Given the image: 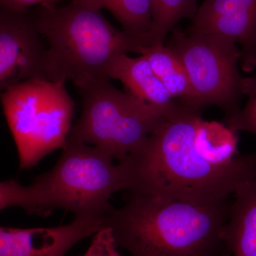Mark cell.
Wrapping results in <instances>:
<instances>
[{
    "mask_svg": "<svg viewBox=\"0 0 256 256\" xmlns=\"http://www.w3.org/2000/svg\"><path fill=\"white\" fill-rule=\"evenodd\" d=\"M186 69L202 108H220L225 119L240 110L245 78L240 75V50L236 44L215 35L190 34L175 28L168 42Z\"/></svg>",
    "mask_w": 256,
    "mask_h": 256,
    "instance_id": "obj_7",
    "label": "cell"
},
{
    "mask_svg": "<svg viewBox=\"0 0 256 256\" xmlns=\"http://www.w3.org/2000/svg\"><path fill=\"white\" fill-rule=\"evenodd\" d=\"M102 9L108 10L122 30L144 44H152V28L151 0H92Z\"/></svg>",
    "mask_w": 256,
    "mask_h": 256,
    "instance_id": "obj_14",
    "label": "cell"
},
{
    "mask_svg": "<svg viewBox=\"0 0 256 256\" xmlns=\"http://www.w3.org/2000/svg\"><path fill=\"white\" fill-rule=\"evenodd\" d=\"M65 84V80L32 78L0 95L18 148L20 170L35 166L66 146L75 108Z\"/></svg>",
    "mask_w": 256,
    "mask_h": 256,
    "instance_id": "obj_5",
    "label": "cell"
},
{
    "mask_svg": "<svg viewBox=\"0 0 256 256\" xmlns=\"http://www.w3.org/2000/svg\"><path fill=\"white\" fill-rule=\"evenodd\" d=\"M201 114L184 108L118 162L128 193L216 204L256 176V152L236 156L237 132L226 124L204 120Z\"/></svg>",
    "mask_w": 256,
    "mask_h": 256,
    "instance_id": "obj_1",
    "label": "cell"
},
{
    "mask_svg": "<svg viewBox=\"0 0 256 256\" xmlns=\"http://www.w3.org/2000/svg\"><path fill=\"white\" fill-rule=\"evenodd\" d=\"M80 92L82 116L68 139L96 146L118 162L138 150L164 119L146 102L116 88L109 78Z\"/></svg>",
    "mask_w": 256,
    "mask_h": 256,
    "instance_id": "obj_6",
    "label": "cell"
},
{
    "mask_svg": "<svg viewBox=\"0 0 256 256\" xmlns=\"http://www.w3.org/2000/svg\"><path fill=\"white\" fill-rule=\"evenodd\" d=\"M108 76L120 80L126 92L151 106L164 119L185 107L170 96L142 55L134 58L127 54L117 56L111 62Z\"/></svg>",
    "mask_w": 256,
    "mask_h": 256,
    "instance_id": "obj_11",
    "label": "cell"
},
{
    "mask_svg": "<svg viewBox=\"0 0 256 256\" xmlns=\"http://www.w3.org/2000/svg\"><path fill=\"white\" fill-rule=\"evenodd\" d=\"M56 0H0V6L18 12H28L36 4H53Z\"/></svg>",
    "mask_w": 256,
    "mask_h": 256,
    "instance_id": "obj_19",
    "label": "cell"
},
{
    "mask_svg": "<svg viewBox=\"0 0 256 256\" xmlns=\"http://www.w3.org/2000/svg\"><path fill=\"white\" fill-rule=\"evenodd\" d=\"M230 202L198 205L128 193L106 216L117 246L131 256H218Z\"/></svg>",
    "mask_w": 256,
    "mask_h": 256,
    "instance_id": "obj_2",
    "label": "cell"
},
{
    "mask_svg": "<svg viewBox=\"0 0 256 256\" xmlns=\"http://www.w3.org/2000/svg\"><path fill=\"white\" fill-rule=\"evenodd\" d=\"M106 226V216H76L52 228H14L0 226V256H64L77 242Z\"/></svg>",
    "mask_w": 256,
    "mask_h": 256,
    "instance_id": "obj_10",
    "label": "cell"
},
{
    "mask_svg": "<svg viewBox=\"0 0 256 256\" xmlns=\"http://www.w3.org/2000/svg\"><path fill=\"white\" fill-rule=\"evenodd\" d=\"M112 230L105 226L94 234L92 244L82 256H120Z\"/></svg>",
    "mask_w": 256,
    "mask_h": 256,
    "instance_id": "obj_18",
    "label": "cell"
},
{
    "mask_svg": "<svg viewBox=\"0 0 256 256\" xmlns=\"http://www.w3.org/2000/svg\"><path fill=\"white\" fill-rule=\"evenodd\" d=\"M11 206L24 208L37 215V207L32 185L24 186L16 180L0 182V210Z\"/></svg>",
    "mask_w": 256,
    "mask_h": 256,
    "instance_id": "obj_16",
    "label": "cell"
},
{
    "mask_svg": "<svg viewBox=\"0 0 256 256\" xmlns=\"http://www.w3.org/2000/svg\"><path fill=\"white\" fill-rule=\"evenodd\" d=\"M151 4L152 44H164L169 32L184 18L192 20L198 10V0H151Z\"/></svg>",
    "mask_w": 256,
    "mask_h": 256,
    "instance_id": "obj_15",
    "label": "cell"
},
{
    "mask_svg": "<svg viewBox=\"0 0 256 256\" xmlns=\"http://www.w3.org/2000/svg\"><path fill=\"white\" fill-rule=\"evenodd\" d=\"M31 185L38 215L44 216L63 208L75 216H106L114 207L111 196L126 190L119 162L96 146L68 139L55 166Z\"/></svg>",
    "mask_w": 256,
    "mask_h": 256,
    "instance_id": "obj_4",
    "label": "cell"
},
{
    "mask_svg": "<svg viewBox=\"0 0 256 256\" xmlns=\"http://www.w3.org/2000/svg\"><path fill=\"white\" fill-rule=\"evenodd\" d=\"M244 96L248 97L245 107L225 119V124L235 132L244 131L256 136V76L245 78Z\"/></svg>",
    "mask_w": 256,
    "mask_h": 256,
    "instance_id": "obj_17",
    "label": "cell"
},
{
    "mask_svg": "<svg viewBox=\"0 0 256 256\" xmlns=\"http://www.w3.org/2000/svg\"><path fill=\"white\" fill-rule=\"evenodd\" d=\"M33 16L0 6V95L32 78H45L42 44Z\"/></svg>",
    "mask_w": 256,
    "mask_h": 256,
    "instance_id": "obj_8",
    "label": "cell"
},
{
    "mask_svg": "<svg viewBox=\"0 0 256 256\" xmlns=\"http://www.w3.org/2000/svg\"><path fill=\"white\" fill-rule=\"evenodd\" d=\"M140 55L148 60L174 100L192 110L202 112L203 109L192 90L186 69L174 50L164 44H154L143 47Z\"/></svg>",
    "mask_w": 256,
    "mask_h": 256,
    "instance_id": "obj_13",
    "label": "cell"
},
{
    "mask_svg": "<svg viewBox=\"0 0 256 256\" xmlns=\"http://www.w3.org/2000/svg\"><path fill=\"white\" fill-rule=\"evenodd\" d=\"M186 33L215 35L240 46L244 72L256 68V0H206Z\"/></svg>",
    "mask_w": 256,
    "mask_h": 256,
    "instance_id": "obj_9",
    "label": "cell"
},
{
    "mask_svg": "<svg viewBox=\"0 0 256 256\" xmlns=\"http://www.w3.org/2000/svg\"><path fill=\"white\" fill-rule=\"evenodd\" d=\"M223 232L226 249L234 256H256V176L234 192Z\"/></svg>",
    "mask_w": 256,
    "mask_h": 256,
    "instance_id": "obj_12",
    "label": "cell"
},
{
    "mask_svg": "<svg viewBox=\"0 0 256 256\" xmlns=\"http://www.w3.org/2000/svg\"><path fill=\"white\" fill-rule=\"evenodd\" d=\"M92 0H72L62 8L42 4L33 16L46 38L44 74L50 80H70L82 90L108 78L111 62L121 54H140L144 44L114 28Z\"/></svg>",
    "mask_w": 256,
    "mask_h": 256,
    "instance_id": "obj_3",
    "label": "cell"
}]
</instances>
